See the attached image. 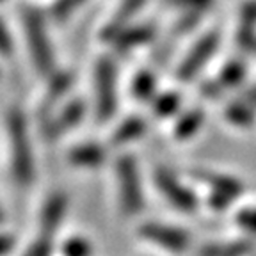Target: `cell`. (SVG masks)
<instances>
[{
    "label": "cell",
    "instance_id": "6da1fadb",
    "mask_svg": "<svg viewBox=\"0 0 256 256\" xmlns=\"http://www.w3.org/2000/svg\"><path fill=\"white\" fill-rule=\"evenodd\" d=\"M8 140H9V166L16 185L28 188L36 178V160L32 152L27 120L20 108H11L8 114Z\"/></svg>",
    "mask_w": 256,
    "mask_h": 256
},
{
    "label": "cell",
    "instance_id": "7a4b0ae2",
    "mask_svg": "<svg viewBox=\"0 0 256 256\" xmlns=\"http://www.w3.org/2000/svg\"><path fill=\"white\" fill-rule=\"evenodd\" d=\"M22 27L27 46L30 50L32 64L40 75L50 76L56 73V56L52 41L46 32V24L40 9L32 6L22 8Z\"/></svg>",
    "mask_w": 256,
    "mask_h": 256
},
{
    "label": "cell",
    "instance_id": "3957f363",
    "mask_svg": "<svg viewBox=\"0 0 256 256\" xmlns=\"http://www.w3.org/2000/svg\"><path fill=\"white\" fill-rule=\"evenodd\" d=\"M118 206L123 217H137L144 210V188L139 164L134 155H121L116 160Z\"/></svg>",
    "mask_w": 256,
    "mask_h": 256
},
{
    "label": "cell",
    "instance_id": "277c9868",
    "mask_svg": "<svg viewBox=\"0 0 256 256\" xmlns=\"http://www.w3.org/2000/svg\"><path fill=\"white\" fill-rule=\"evenodd\" d=\"M118 110V70L110 57H102L94 68V120L107 123Z\"/></svg>",
    "mask_w": 256,
    "mask_h": 256
},
{
    "label": "cell",
    "instance_id": "5b68a950",
    "mask_svg": "<svg viewBox=\"0 0 256 256\" xmlns=\"http://www.w3.org/2000/svg\"><path fill=\"white\" fill-rule=\"evenodd\" d=\"M153 184H155L156 190L160 192V196L166 200V203L178 212L192 214L200 206V198L196 192L188 185H185L169 168H164V166L155 168Z\"/></svg>",
    "mask_w": 256,
    "mask_h": 256
},
{
    "label": "cell",
    "instance_id": "8992f818",
    "mask_svg": "<svg viewBox=\"0 0 256 256\" xmlns=\"http://www.w3.org/2000/svg\"><path fill=\"white\" fill-rule=\"evenodd\" d=\"M139 235L155 248L164 249L168 252H184L190 248V235L185 230L174 224L148 220L139 226Z\"/></svg>",
    "mask_w": 256,
    "mask_h": 256
},
{
    "label": "cell",
    "instance_id": "52a82bcc",
    "mask_svg": "<svg viewBox=\"0 0 256 256\" xmlns=\"http://www.w3.org/2000/svg\"><path fill=\"white\" fill-rule=\"evenodd\" d=\"M219 43L220 36L217 30H210L206 34H203L196 41V44L188 50L185 59L180 62L178 72H176V78L180 80V82H190V80L196 78L201 70L208 64V60L214 57V54L217 52Z\"/></svg>",
    "mask_w": 256,
    "mask_h": 256
},
{
    "label": "cell",
    "instance_id": "ba28073f",
    "mask_svg": "<svg viewBox=\"0 0 256 256\" xmlns=\"http://www.w3.org/2000/svg\"><path fill=\"white\" fill-rule=\"evenodd\" d=\"M86 116V104L82 100H72L59 110H56L52 116L41 123V136L48 142L60 139L84 120Z\"/></svg>",
    "mask_w": 256,
    "mask_h": 256
},
{
    "label": "cell",
    "instance_id": "9c48e42d",
    "mask_svg": "<svg viewBox=\"0 0 256 256\" xmlns=\"http://www.w3.org/2000/svg\"><path fill=\"white\" fill-rule=\"evenodd\" d=\"M72 84L73 75L70 72H56L54 75H50V84H48L46 91H44L36 110L40 123L48 120L57 110V105L60 104L64 96L68 94V91L72 89Z\"/></svg>",
    "mask_w": 256,
    "mask_h": 256
},
{
    "label": "cell",
    "instance_id": "30bf717a",
    "mask_svg": "<svg viewBox=\"0 0 256 256\" xmlns=\"http://www.w3.org/2000/svg\"><path fill=\"white\" fill-rule=\"evenodd\" d=\"M192 176L208 188V194H220L233 201H238V198L244 194V184L232 174L208 171V169H194Z\"/></svg>",
    "mask_w": 256,
    "mask_h": 256
},
{
    "label": "cell",
    "instance_id": "8fae6325",
    "mask_svg": "<svg viewBox=\"0 0 256 256\" xmlns=\"http://www.w3.org/2000/svg\"><path fill=\"white\" fill-rule=\"evenodd\" d=\"M68 212V196L64 192H52L44 200L40 212V232L56 236Z\"/></svg>",
    "mask_w": 256,
    "mask_h": 256
},
{
    "label": "cell",
    "instance_id": "7c38bea8",
    "mask_svg": "<svg viewBox=\"0 0 256 256\" xmlns=\"http://www.w3.org/2000/svg\"><path fill=\"white\" fill-rule=\"evenodd\" d=\"M108 152L100 142H80L68 152V162L78 169H96L107 162Z\"/></svg>",
    "mask_w": 256,
    "mask_h": 256
},
{
    "label": "cell",
    "instance_id": "4fadbf2b",
    "mask_svg": "<svg viewBox=\"0 0 256 256\" xmlns=\"http://www.w3.org/2000/svg\"><path fill=\"white\" fill-rule=\"evenodd\" d=\"M148 0H123L118 9L114 11V14L110 16V20L105 24L102 38L105 41H112L114 38L120 34L123 28H126L130 25V22L137 16V12L146 6Z\"/></svg>",
    "mask_w": 256,
    "mask_h": 256
},
{
    "label": "cell",
    "instance_id": "5bb4252c",
    "mask_svg": "<svg viewBox=\"0 0 256 256\" xmlns=\"http://www.w3.org/2000/svg\"><path fill=\"white\" fill-rule=\"evenodd\" d=\"M236 46L242 52H252L256 46V0H249L240 9L238 28H236Z\"/></svg>",
    "mask_w": 256,
    "mask_h": 256
},
{
    "label": "cell",
    "instance_id": "9a60e30c",
    "mask_svg": "<svg viewBox=\"0 0 256 256\" xmlns=\"http://www.w3.org/2000/svg\"><path fill=\"white\" fill-rule=\"evenodd\" d=\"M153 38H155V27H153V25L144 24V25H134V27L128 25L126 28H123V30L112 40V44H114V48H116L120 54H124V52H132L136 48L152 43Z\"/></svg>",
    "mask_w": 256,
    "mask_h": 256
},
{
    "label": "cell",
    "instance_id": "2e32d148",
    "mask_svg": "<svg viewBox=\"0 0 256 256\" xmlns=\"http://www.w3.org/2000/svg\"><path fill=\"white\" fill-rule=\"evenodd\" d=\"M146 132H148V121L140 116H130L112 130L108 140L114 148H123L126 144H132L134 140H139Z\"/></svg>",
    "mask_w": 256,
    "mask_h": 256
},
{
    "label": "cell",
    "instance_id": "e0dca14e",
    "mask_svg": "<svg viewBox=\"0 0 256 256\" xmlns=\"http://www.w3.org/2000/svg\"><path fill=\"white\" fill-rule=\"evenodd\" d=\"M204 124V110L203 108H188L178 116L172 128V137L176 140H188L200 132Z\"/></svg>",
    "mask_w": 256,
    "mask_h": 256
},
{
    "label": "cell",
    "instance_id": "ac0fdd59",
    "mask_svg": "<svg viewBox=\"0 0 256 256\" xmlns=\"http://www.w3.org/2000/svg\"><path fill=\"white\" fill-rule=\"evenodd\" d=\"M224 120L236 128H251L256 123V108L240 98L226 105Z\"/></svg>",
    "mask_w": 256,
    "mask_h": 256
},
{
    "label": "cell",
    "instance_id": "d6986e66",
    "mask_svg": "<svg viewBox=\"0 0 256 256\" xmlns=\"http://www.w3.org/2000/svg\"><path fill=\"white\" fill-rule=\"evenodd\" d=\"M252 244L249 240H228V242H210L200 249V256H249Z\"/></svg>",
    "mask_w": 256,
    "mask_h": 256
},
{
    "label": "cell",
    "instance_id": "ffe728a7",
    "mask_svg": "<svg viewBox=\"0 0 256 256\" xmlns=\"http://www.w3.org/2000/svg\"><path fill=\"white\" fill-rule=\"evenodd\" d=\"M132 94L139 104H152L156 96V76L150 70H140L132 80Z\"/></svg>",
    "mask_w": 256,
    "mask_h": 256
},
{
    "label": "cell",
    "instance_id": "44dd1931",
    "mask_svg": "<svg viewBox=\"0 0 256 256\" xmlns=\"http://www.w3.org/2000/svg\"><path fill=\"white\" fill-rule=\"evenodd\" d=\"M182 107V96L176 91H166L160 92L153 98L152 102V112L153 116L158 120H169L180 110Z\"/></svg>",
    "mask_w": 256,
    "mask_h": 256
},
{
    "label": "cell",
    "instance_id": "7402d4cb",
    "mask_svg": "<svg viewBox=\"0 0 256 256\" xmlns=\"http://www.w3.org/2000/svg\"><path fill=\"white\" fill-rule=\"evenodd\" d=\"M246 75H248V68H246V62L240 59H233L230 62L224 64V68L220 70L219 76H217V82L220 84V88L224 91L233 89L236 86H240L244 82Z\"/></svg>",
    "mask_w": 256,
    "mask_h": 256
},
{
    "label": "cell",
    "instance_id": "603a6c76",
    "mask_svg": "<svg viewBox=\"0 0 256 256\" xmlns=\"http://www.w3.org/2000/svg\"><path fill=\"white\" fill-rule=\"evenodd\" d=\"M62 256H92V246L86 236H70L60 248Z\"/></svg>",
    "mask_w": 256,
    "mask_h": 256
},
{
    "label": "cell",
    "instance_id": "cb8c5ba5",
    "mask_svg": "<svg viewBox=\"0 0 256 256\" xmlns=\"http://www.w3.org/2000/svg\"><path fill=\"white\" fill-rule=\"evenodd\" d=\"M54 238L56 236L46 235V233H38V236L32 240L28 248L24 251L22 256H52L54 252Z\"/></svg>",
    "mask_w": 256,
    "mask_h": 256
},
{
    "label": "cell",
    "instance_id": "d4e9b609",
    "mask_svg": "<svg viewBox=\"0 0 256 256\" xmlns=\"http://www.w3.org/2000/svg\"><path fill=\"white\" fill-rule=\"evenodd\" d=\"M235 224L242 232L256 235V204H248L240 208L235 214Z\"/></svg>",
    "mask_w": 256,
    "mask_h": 256
},
{
    "label": "cell",
    "instance_id": "484cf974",
    "mask_svg": "<svg viewBox=\"0 0 256 256\" xmlns=\"http://www.w3.org/2000/svg\"><path fill=\"white\" fill-rule=\"evenodd\" d=\"M86 2H88V0H56L54 6H52V9H50L52 18L56 22L68 20L70 16H72L73 12L80 8V6L86 4Z\"/></svg>",
    "mask_w": 256,
    "mask_h": 256
},
{
    "label": "cell",
    "instance_id": "4316f807",
    "mask_svg": "<svg viewBox=\"0 0 256 256\" xmlns=\"http://www.w3.org/2000/svg\"><path fill=\"white\" fill-rule=\"evenodd\" d=\"M12 54V38L6 22L0 18V56L9 57Z\"/></svg>",
    "mask_w": 256,
    "mask_h": 256
},
{
    "label": "cell",
    "instance_id": "83f0119b",
    "mask_svg": "<svg viewBox=\"0 0 256 256\" xmlns=\"http://www.w3.org/2000/svg\"><path fill=\"white\" fill-rule=\"evenodd\" d=\"M201 94H203V98H206V100L216 102L224 94V89L220 88V84L217 80H206V82H203V86H201Z\"/></svg>",
    "mask_w": 256,
    "mask_h": 256
},
{
    "label": "cell",
    "instance_id": "f1b7e54d",
    "mask_svg": "<svg viewBox=\"0 0 256 256\" xmlns=\"http://www.w3.org/2000/svg\"><path fill=\"white\" fill-rule=\"evenodd\" d=\"M206 203H208V206L214 208L216 212H224V210H228L235 201L230 200V198H226V196H220V194H208Z\"/></svg>",
    "mask_w": 256,
    "mask_h": 256
},
{
    "label": "cell",
    "instance_id": "f546056e",
    "mask_svg": "<svg viewBox=\"0 0 256 256\" xmlns=\"http://www.w3.org/2000/svg\"><path fill=\"white\" fill-rule=\"evenodd\" d=\"M16 238L9 233H0V256H8L14 249Z\"/></svg>",
    "mask_w": 256,
    "mask_h": 256
},
{
    "label": "cell",
    "instance_id": "4dcf8cb0",
    "mask_svg": "<svg viewBox=\"0 0 256 256\" xmlns=\"http://www.w3.org/2000/svg\"><path fill=\"white\" fill-rule=\"evenodd\" d=\"M242 100H246L248 104H251L252 107L256 108V86H252V88L246 89V91L242 92Z\"/></svg>",
    "mask_w": 256,
    "mask_h": 256
},
{
    "label": "cell",
    "instance_id": "1f68e13d",
    "mask_svg": "<svg viewBox=\"0 0 256 256\" xmlns=\"http://www.w3.org/2000/svg\"><path fill=\"white\" fill-rule=\"evenodd\" d=\"M4 220V212H2V208H0V222Z\"/></svg>",
    "mask_w": 256,
    "mask_h": 256
},
{
    "label": "cell",
    "instance_id": "d6a6232c",
    "mask_svg": "<svg viewBox=\"0 0 256 256\" xmlns=\"http://www.w3.org/2000/svg\"><path fill=\"white\" fill-rule=\"evenodd\" d=\"M252 54H256V46H254V50H252Z\"/></svg>",
    "mask_w": 256,
    "mask_h": 256
},
{
    "label": "cell",
    "instance_id": "836d02e7",
    "mask_svg": "<svg viewBox=\"0 0 256 256\" xmlns=\"http://www.w3.org/2000/svg\"><path fill=\"white\" fill-rule=\"evenodd\" d=\"M2 2H4V0H0V4H2Z\"/></svg>",
    "mask_w": 256,
    "mask_h": 256
}]
</instances>
